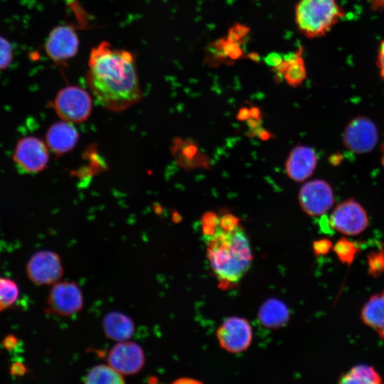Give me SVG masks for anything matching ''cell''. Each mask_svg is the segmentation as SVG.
<instances>
[{
	"label": "cell",
	"mask_w": 384,
	"mask_h": 384,
	"mask_svg": "<svg viewBox=\"0 0 384 384\" xmlns=\"http://www.w3.org/2000/svg\"><path fill=\"white\" fill-rule=\"evenodd\" d=\"M85 80L97 102L109 111H124L142 99L135 55L108 41L91 49Z\"/></svg>",
	"instance_id": "cell-1"
},
{
	"label": "cell",
	"mask_w": 384,
	"mask_h": 384,
	"mask_svg": "<svg viewBox=\"0 0 384 384\" xmlns=\"http://www.w3.org/2000/svg\"><path fill=\"white\" fill-rule=\"evenodd\" d=\"M205 240L210 267L218 279L227 283L240 281L250 269L253 257L242 228L224 230L218 225L213 234L205 236Z\"/></svg>",
	"instance_id": "cell-2"
},
{
	"label": "cell",
	"mask_w": 384,
	"mask_h": 384,
	"mask_svg": "<svg viewBox=\"0 0 384 384\" xmlns=\"http://www.w3.org/2000/svg\"><path fill=\"white\" fill-rule=\"evenodd\" d=\"M294 14L299 30L309 38L324 36L345 15L337 0H300Z\"/></svg>",
	"instance_id": "cell-3"
},
{
	"label": "cell",
	"mask_w": 384,
	"mask_h": 384,
	"mask_svg": "<svg viewBox=\"0 0 384 384\" xmlns=\"http://www.w3.org/2000/svg\"><path fill=\"white\" fill-rule=\"evenodd\" d=\"M53 107L63 121L78 124L86 121L90 116L92 100L85 89L77 85H68L56 94Z\"/></svg>",
	"instance_id": "cell-4"
},
{
	"label": "cell",
	"mask_w": 384,
	"mask_h": 384,
	"mask_svg": "<svg viewBox=\"0 0 384 384\" xmlns=\"http://www.w3.org/2000/svg\"><path fill=\"white\" fill-rule=\"evenodd\" d=\"M48 310L59 316L68 317L80 312L84 305L82 290L74 281L53 284L47 297Z\"/></svg>",
	"instance_id": "cell-5"
},
{
	"label": "cell",
	"mask_w": 384,
	"mask_h": 384,
	"mask_svg": "<svg viewBox=\"0 0 384 384\" xmlns=\"http://www.w3.org/2000/svg\"><path fill=\"white\" fill-rule=\"evenodd\" d=\"M80 41L75 27L60 24L49 33L44 45L48 57L58 65L65 64L78 52Z\"/></svg>",
	"instance_id": "cell-6"
},
{
	"label": "cell",
	"mask_w": 384,
	"mask_h": 384,
	"mask_svg": "<svg viewBox=\"0 0 384 384\" xmlns=\"http://www.w3.org/2000/svg\"><path fill=\"white\" fill-rule=\"evenodd\" d=\"M342 141L344 147L349 151L358 154L368 153L377 145L378 129L368 117H356L345 127Z\"/></svg>",
	"instance_id": "cell-7"
},
{
	"label": "cell",
	"mask_w": 384,
	"mask_h": 384,
	"mask_svg": "<svg viewBox=\"0 0 384 384\" xmlns=\"http://www.w3.org/2000/svg\"><path fill=\"white\" fill-rule=\"evenodd\" d=\"M48 145L34 136H27L16 144L13 156L17 168L23 173L37 174L47 167L49 161Z\"/></svg>",
	"instance_id": "cell-8"
},
{
	"label": "cell",
	"mask_w": 384,
	"mask_h": 384,
	"mask_svg": "<svg viewBox=\"0 0 384 384\" xmlns=\"http://www.w3.org/2000/svg\"><path fill=\"white\" fill-rule=\"evenodd\" d=\"M333 229L346 235H357L368 225V217L363 207L353 198L338 204L329 218Z\"/></svg>",
	"instance_id": "cell-9"
},
{
	"label": "cell",
	"mask_w": 384,
	"mask_h": 384,
	"mask_svg": "<svg viewBox=\"0 0 384 384\" xmlns=\"http://www.w3.org/2000/svg\"><path fill=\"white\" fill-rule=\"evenodd\" d=\"M29 279L38 285H53L63 275L60 256L50 250H41L33 254L26 265Z\"/></svg>",
	"instance_id": "cell-10"
},
{
	"label": "cell",
	"mask_w": 384,
	"mask_h": 384,
	"mask_svg": "<svg viewBox=\"0 0 384 384\" xmlns=\"http://www.w3.org/2000/svg\"><path fill=\"white\" fill-rule=\"evenodd\" d=\"M107 363L123 376L139 373L145 364L142 347L129 340L117 342L109 351Z\"/></svg>",
	"instance_id": "cell-11"
},
{
	"label": "cell",
	"mask_w": 384,
	"mask_h": 384,
	"mask_svg": "<svg viewBox=\"0 0 384 384\" xmlns=\"http://www.w3.org/2000/svg\"><path fill=\"white\" fill-rule=\"evenodd\" d=\"M299 202L302 209L309 215H322L329 211L334 204L333 189L324 180L309 181L301 187Z\"/></svg>",
	"instance_id": "cell-12"
},
{
	"label": "cell",
	"mask_w": 384,
	"mask_h": 384,
	"mask_svg": "<svg viewBox=\"0 0 384 384\" xmlns=\"http://www.w3.org/2000/svg\"><path fill=\"white\" fill-rule=\"evenodd\" d=\"M217 337L223 348L231 353H239L250 346L252 337V329L246 319L229 317L218 329Z\"/></svg>",
	"instance_id": "cell-13"
},
{
	"label": "cell",
	"mask_w": 384,
	"mask_h": 384,
	"mask_svg": "<svg viewBox=\"0 0 384 384\" xmlns=\"http://www.w3.org/2000/svg\"><path fill=\"white\" fill-rule=\"evenodd\" d=\"M316 163L317 156L314 149L299 145L290 152L285 164L286 172L291 179L301 182L312 175Z\"/></svg>",
	"instance_id": "cell-14"
},
{
	"label": "cell",
	"mask_w": 384,
	"mask_h": 384,
	"mask_svg": "<svg viewBox=\"0 0 384 384\" xmlns=\"http://www.w3.org/2000/svg\"><path fill=\"white\" fill-rule=\"evenodd\" d=\"M79 134L73 124L63 121L52 124L46 136V144L56 156H62L75 146Z\"/></svg>",
	"instance_id": "cell-15"
},
{
	"label": "cell",
	"mask_w": 384,
	"mask_h": 384,
	"mask_svg": "<svg viewBox=\"0 0 384 384\" xmlns=\"http://www.w3.org/2000/svg\"><path fill=\"white\" fill-rule=\"evenodd\" d=\"M102 326L105 336L116 342L129 340L135 331L132 319L118 311L106 314L102 319Z\"/></svg>",
	"instance_id": "cell-16"
},
{
	"label": "cell",
	"mask_w": 384,
	"mask_h": 384,
	"mask_svg": "<svg viewBox=\"0 0 384 384\" xmlns=\"http://www.w3.org/2000/svg\"><path fill=\"white\" fill-rule=\"evenodd\" d=\"M277 75L284 78L292 87L300 85L306 78V71L302 50L287 55L282 62L273 68Z\"/></svg>",
	"instance_id": "cell-17"
},
{
	"label": "cell",
	"mask_w": 384,
	"mask_h": 384,
	"mask_svg": "<svg viewBox=\"0 0 384 384\" xmlns=\"http://www.w3.org/2000/svg\"><path fill=\"white\" fill-rule=\"evenodd\" d=\"M361 319L384 340V289L370 297L361 311Z\"/></svg>",
	"instance_id": "cell-18"
},
{
	"label": "cell",
	"mask_w": 384,
	"mask_h": 384,
	"mask_svg": "<svg viewBox=\"0 0 384 384\" xmlns=\"http://www.w3.org/2000/svg\"><path fill=\"white\" fill-rule=\"evenodd\" d=\"M259 320L269 329H276L284 325L289 320V311L281 301L270 299L266 301L259 311Z\"/></svg>",
	"instance_id": "cell-19"
},
{
	"label": "cell",
	"mask_w": 384,
	"mask_h": 384,
	"mask_svg": "<svg viewBox=\"0 0 384 384\" xmlns=\"http://www.w3.org/2000/svg\"><path fill=\"white\" fill-rule=\"evenodd\" d=\"M382 378L371 366L358 365L353 367L347 373L343 374L338 380L339 383L379 384Z\"/></svg>",
	"instance_id": "cell-20"
},
{
	"label": "cell",
	"mask_w": 384,
	"mask_h": 384,
	"mask_svg": "<svg viewBox=\"0 0 384 384\" xmlns=\"http://www.w3.org/2000/svg\"><path fill=\"white\" fill-rule=\"evenodd\" d=\"M85 383H124L122 375L107 364H98L91 368L84 378Z\"/></svg>",
	"instance_id": "cell-21"
},
{
	"label": "cell",
	"mask_w": 384,
	"mask_h": 384,
	"mask_svg": "<svg viewBox=\"0 0 384 384\" xmlns=\"http://www.w3.org/2000/svg\"><path fill=\"white\" fill-rule=\"evenodd\" d=\"M18 297V289L14 282L0 278V311L10 307Z\"/></svg>",
	"instance_id": "cell-22"
},
{
	"label": "cell",
	"mask_w": 384,
	"mask_h": 384,
	"mask_svg": "<svg viewBox=\"0 0 384 384\" xmlns=\"http://www.w3.org/2000/svg\"><path fill=\"white\" fill-rule=\"evenodd\" d=\"M334 251L342 263L351 265L356 257L358 247L354 242L342 238L334 246Z\"/></svg>",
	"instance_id": "cell-23"
},
{
	"label": "cell",
	"mask_w": 384,
	"mask_h": 384,
	"mask_svg": "<svg viewBox=\"0 0 384 384\" xmlns=\"http://www.w3.org/2000/svg\"><path fill=\"white\" fill-rule=\"evenodd\" d=\"M368 272L373 277L384 273V251L381 248L368 255Z\"/></svg>",
	"instance_id": "cell-24"
},
{
	"label": "cell",
	"mask_w": 384,
	"mask_h": 384,
	"mask_svg": "<svg viewBox=\"0 0 384 384\" xmlns=\"http://www.w3.org/2000/svg\"><path fill=\"white\" fill-rule=\"evenodd\" d=\"M14 59V49L8 39L0 36V71L6 69Z\"/></svg>",
	"instance_id": "cell-25"
},
{
	"label": "cell",
	"mask_w": 384,
	"mask_h": 384,
	"mask_svg": "<svg viewBox=\"0 0 384 384\" xmlns=\"http://www.w3.org/2000/svg\"><path fill=\"white\" fill-rule=\"evenodd\" d=\"M218 225L224 230H232L239 226V219L231 213L223 215Z\"/></svg>",
	"instance_id": "cell-26"
},
{
	"label": "cell",
	"mask_w": 384,
	"mask_h": 384,
	"mask_svg": "<svg viewBox=\"0 0 384 384\" xmlns=\"http://www.w3.org/2000/svg\"><path fill=\"white\" fill-rule=\"evenodd\" d=\"M332 247L331 242L328 239L316 240L313 244V249L316 255H324Z\"/></svg>",
	"instance_id": "cell-27"
},
{
	"label": "cell",
	"mask_w": 384,
	"mask_h": 384,
	"mask_svg": "<svg viewBox=\"0 0 384 384\" xmlns=\"http://www.w3.org/2000/svg\"><path fill=\"white\" fill-rule=\"evenodd\" d=\"M219 217L214 212L208 211L205 213L201 218L203 225L215 228L218 225Z\"/></svg>",
	"instance_id": "cell-28"
},
{
	"label": "cell",
	"mask_w": 384,
	"mask_h": 384,
	"mask_svg": "<svg viewBox=\"0 0 384 384\" xmlns=\"http://www.w3.org/2000/svg\"><path fill=\"white\" fill-rule=\"evenodd\" d=\"M377 65L380 76L384 80V40L380 43L378 48Z\"/></svg>",
	"instance_id": "cell-29"
},
{
	"label": "cell",
	"mask_w": 384,
	"mask_h": 384,
	"mask_svg": "<svg viewBox=\"0 0 384 384\" xmlns=\"http://www.w3.org/2000/svg\"><path fill=\"white\" fill-rule=\"evenodd\" d=\"M282 60V57L278 54H270L266 58V62L273 68L278 65Z\"/></svg>",
	"instance_id": "cell-30"
},
{
	"label": "cell",
	"mask_w": 384,
	"mask_h": 384,
	"mask_svg": "<svg viewBox=\"0 0 384 384\" xmlns=\"http://www.w3.org/2000/svg\"><path fill=\"white\" fill-rule=\"evenodd\" d=\"M250 117V109L247 107H242L239 110L236 118L239 121H245Z\"/></svg>",
	"instance_id": "cell-31"
},
{
	"label": "cell",
	"mask_w": 384,
	"mask_h": 384,
	"mask_svg": "<svg viewBox=\"0 0 384 384\" xmlns=\"http://www.w3.org/2000/svg\"><path fill=\"white\" fill-rule=\"evenodd\" d=\"M247 124L250 129H257L261 125V118L250 117L247 120Z\"/></svg>",
	"instance_id": "cell-32"
},
{
	"label": "cell",
	"mask_w": 384,
	"mask_h": 384,
	"mask_svg": "<svg viewBox=\"0 0 384 384\" xmlns=\"http://www.w3.org/2000/svg\"><path fill=\"white\" fill-rule=\"evenodd\" d=\"M26 369L21 363H15L11 368V373L14 375H23Z\"/></svg>",
	"instance_id": "cell-33"
},
{
	"label": "cell",
	"mask_w": 384,
	"mask_h": 384,
	"mask_svg": "<svg viewBox=\"0 0 384 384\" xmlns=\"http://www.w3.org/2000/svg\"><path fill=\"white\" fill-rule=\"evenodd\" d=\"M250 117L252 118H261V112L257 107H252L250 109Z\"/></svg>",
	"instance_id": "cell-34"
},
{
	"label": "cell",
	"mask_w": 384,
	"mask_h": 384,
	"mask_svg": "<svg viewBox=\"0 0 384 384\" xmlns=\"http://www.w3.org/2000/svg\"><path fill=\"white\" fill-rule=\"evenodd\" d=\"M14 344H15V338H9L5 340L4 345L8 348H10V346H14Z\"/></svg>",
	"instance_id": "cell-35"
},
{
	"label": "cell",
	"mask_w": 384,
	"mask_h": 384,
	"mask_svg": "<svg viewBox=\"0 0 384 384\" xmlns=\"http://www.w3.org/2000/svg\"><path fill=\"white\" fill-rule=\"evenodd\" d=\"M383 151V158H382V162H383V165H384V146H383V151Z\"/></svg>",
	"instance_id": "cell-36"
}]
</instances>
